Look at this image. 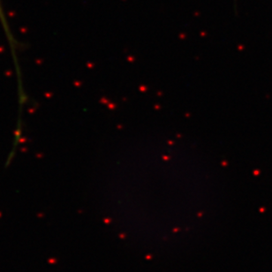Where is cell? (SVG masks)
<instances>
[{"mask_svg": "<svg viewBox=\"0 0 272 272\" xmlns=\"http://www.w3.org/2000/svg\"><path fill=\"white\" fill-rule=\"evenodd\" d=\"M0 23H1L2 28H3V29H4V34H6L7 39H8L9 43H11V46L13 47V45H14L13 44V35H12L11 29H10L9 23L6 19V13H4V8H3V6H2L1 1H0Z\"/></svg>", "mask_w": 272, "mask_h": 272, "instance_id": "cell-1", "label": "cell"}]
</instances>
